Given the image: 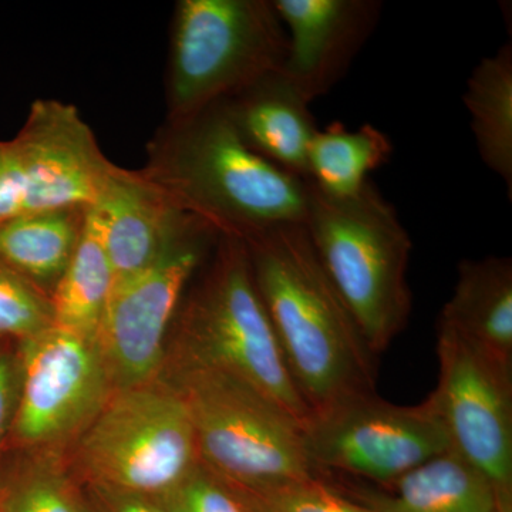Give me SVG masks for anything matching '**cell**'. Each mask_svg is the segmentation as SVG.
Segmentation results:
<instances>
[{"mask_svg":"<svg viewBox=\"0 0 512 512\" xmlns=\"http://www.w3.org/2000/svg\"><path fill=\"white\" fill-rule=\"evenodd\" d=\"M144 170L184 211L224 237L247 242L269 229L303 224L309 180L245 146L222 101L167 123Z\"/></svg>","mask_w":512,"mask_h":512,"instance_id":"7a4b0ae2","label":"cell"},{"mask_svg":"<svg viewBox=\"0 0 512 512\" xmlns=\"http://www.w3.org/2000/svg\"><path fill=\"white\" fill-rule=\"evenodd\" d=\"M272 5L288 36L282 73L308 103L346 76L383 9L379 0H272Z\"/></svg>","mask_w":512,"mask_h":512,"instance_id":"4fadbf2b","label":"cell"},{"mask_svg":"<svg viewBox=\"0 0 512 512\" xmlns=\"http://www.w3.org/2000/svg\"><path fill=\"white\" fill-rule=\"evenodd\" d=\"M66 453L82 483L151 498L173 490L200 463L187 407L161 379L113 389Z\"/></svg>","mask_w":512,"mask_h":512,"instance_id":"52a82bcc","label":"cell"},{"mask_svg":"<svg viewBox=\"0 0 512 512\" xmlns=\"http://www.w3.org/2000/svg\"><path fill=\"white\" fill-rule=\"evenodd\" d=\"M154 500L168 512H245L227 485L201 461L173 490Z\"/></svg>","mask_w":512,"mask_h":512,"instance_id":"d4e9b609","label":"cell"},{"mask_svg":"<svg viewBox=\"0 0 512 512\" xmlns=\"http://www.w3.org/2000/svg\"><path fill=\"white\" fill-rule=\"evenodd\" d=\"M0 468V512H82L67 450H12Z\"/></svg>","mask_w":512,"mask_h":512,"instance_id":"7402d4cb","label":"cell"},{"mask_svg":"<svg viewBox=\"0 0 512 512\" xmlns=\"http://www.w3.org/2000/svg\"><path fill=\"white\" fill-rule=\"evenodd\" d=\"M87 211L35 212L0 225V259L50 298L79 247Z\"/></svg>","mask_w":512,"mask_h":512,"instance_id":"ac0fdd59","label":"cell"},{"mask_svg":"<svg viewBox=\"0 0 512 512\" xmlns=\"http://www.w3.org/2000/svg\"><path fill=\"white\" fill-rule=\"evenodd\" d=\"M218 238L195 217L153 264L114 281L96 335L114 389L158 379L175 315Z\"/></svg>","mask_w":512,"mask_h":512,"instance_id":"ba28073f","label":"cell"},{"mask_svg":"<svg viewBox=\"0 0 512 512\" xmlns=\"http://www.w3.org/2000/svg\"><path fill=\"white\" fill-rule=\"evenodd\" d=\"M205 264L175 315L164 360L238 377L305 426L311 412L289 375L244 242L220 235Z\"/></svg>","mask_w":512,"mask_h":512,"instance_id":"3957f363","label":"cell"},{"mask_svg":"<svg viewBox=\"0 0 512 512\" xmlns=\"http://www.w3.org/2000/svg\"><path fill=\"white\" fill-rule=\"evenodd\" d=\"M286 52L288 36L272 0H181L171 35L167 123L281 72Z\"/></svg>","mask_w":512,"mask_h":512,"instance_id":"8992f818","label":"cell"},{"mask_svg":"<svg viewBox=\"0 0 512 512\" xmlns=\"http://www.w3.org/2000/svg\"><path fill=\"white\" fill-rule=\"evenodd\" d=\"M245 146L289 173L308 180V153L318 133L308 103L285 74L262 77L222 101Z\"/></svg>","mask_w":512,"mask_h":512,"instance_id":"9a60e30c","label":"cell"},{"mask_svg":"<svg viewBox=\"0 0 512 512\" xmlns=\"http://www.w3.org/2000/svg\"><path fill=\"white\" fill-rule=\"evenodd\" d=\"M116 279L153 264L195 215L146 173L117 165L94 207Z\"/></svg>","mask_w":512,"mask_h":512,"instance_id":"5bb4252c","label":"cell"},{"mask_svg":"<svg viewBox=\"0 0 512 512\" xmlns=\"http://www.w3.org/2000/svg\"><path fill=\"white\" fill-rule=\"evenodd\" d=\"M440 373L429 397L450 450L493 484L500 512H511L512 372L437 326Z\"/></svg>","mask_w":512,"mask_h":512,"instance_id":"8fae6325","label":"cell"},{"mask_svg":"<svg viewBox=\"0 0 512 512\" xmlns=\"http://www.w3.org/2000/svg\"><path fill=\"white\" fill-rule=\"evenodd\" d=\"M382 485L355 490L356 501L375 512H500L493 484L453 450Z\"/></svg>","mask_w":512,"mask_h":512,"instance_id":"e0dca14e","label":"cell"},{"mask_svg":"<svg viewBox=\"0 0 512 512\" xmlns=\"http://www.w3.org/2000/svg\"><path fill=\"white\" fill-rule=\"evenodd\" d=\"M82 512H168L154 498L79 481Z\"/></svg>","mask_w":512,"mask_h":512,"instance_id":"4316f807","label":"cell"},{"mask_svg":"<svg viewBox=\"0 0 512 512\" xmlns=\"http://www.w3.org/2000/svg\"><path fill=\"white\" fill-rule=\"evenodd\" d=\"M464 104L478 154L512 192V46L505 43L494 56L484 57L467 82Z\"/></svg>","mask_w":512,"mask_h":512,"instance_id":"ffe728a7","label":"cell"},{"mask_svg":"<svg viewBox=\"0 0 512 512\" xmlns=\"http://www.w3.org/2000/svg\"><path fill=\"white\" fill-rule=\"evenodd\" d=\"M19 393V360L16 352L3 350L0 342V450L8 439Z\"/></svg>","mask_w":512,"mask_h":512,"instance_id":"83f0119b","label":"cell"},{"mask_svg":"<svg viewBox=\"0 0 512 512\" xmlns=\"http://www.w3.org/2000/svg\"><path fill=\"white\" fill-rule=\"evenodd\" d=\"M225 485L245 512H375L359 501L350 500L320 477L264 488Z\"/></svg>","mask_w":512,"mask_h":512,"instance_id":"603a6c76","label":"cell"},{"mask_svg":"<svg viewBox=\"0 0 512 512\" xmlns=\"http://www.w3.org/2000/svg\"><path fill=\"white\" fill-rule=\"evenodd\" d=\"M392 156V141L372 124L350 131L333 123L318 130L309 146L308 180L329 197H353Z\"/></svg>","mask_w":512,"mask_h":512,"instance_id":"44dd1931","label":"cell"},{"mask_svg":"<svg viewBox=\"0 0 512 512\" xmlns=\"http://www.w3.org/2000/svg\"><path fill=\"white\" fill-rule=\"evenodd\" d=\"M114 281L99 217L89 208L79 247L50 295L53 325L96 340Z\"/></svg>","mask_w":512,"mask_h":512,"instance_id":"d6986e66","label":"cell"},{"mask_svg":"<svg viewBox=\"0 0 512 512\" xmlns=\"http://www.w3.org/2000/svg\"><path fill=\"white\" fill-rule=\"evenodd\" d=\"M50 326L53 309L49 296L0 259V339L19 342Z\"/></svg>","mask_w":512,"mask_h":512,"instance_id":"cb8c5ba5","label":"cell"},{"mask_svg":"<svg viewBox=\"0 0 512 512\" xmlns=\"http://www.w3.org/2000/svg\"><path fill=\"white\" fill-rule=\"evenodd\" d=\"M244 244L289 375L309 412L375 394L377 356L320 265L305 225H281Z\"/></svg>","mask_w":512,"mask_h":512,"instance_id":"6da1fadb","label":"cell"},{"mask_svg":"<svg viewBox=\"0 0 512 512\" xmlns=\"http://www.w3.org/2000/svg\"><path fill=\"white\" fill-rule=\"evenodd\" d=\"M12 140L28 184V214L94 207L117 168L79 110L63 101L36 100Z\"/></svg>","mask_w":512,"mask_h":512,"instance_id":"7c38bea8","label":"cell"},{"mask_svg":"<svg viewBox=\"0 0 512 512\" xmlns=\"http://www.w3.org/2000/svg\"><path fill=\"white\" fill-rule=\"evenodd\" d=\"M439 325L495 365L512 372V261L488 256L461 262Z\"/></svg>","mask_w":512,"mask_h":512,"instance_id":"2e32d148","label":"cell"},{"mask_svg":"<svg viewBox=\"0 0 512 512\" xmlns=\"http://www.w3.org/2000/svg\"><path fill=\"white\" fill-rule=\"evenodd\" d=\"M3 339H0V342H2Z\"/></svg>","mask_w":512,"mask_h":512,"instance_id":"f1b7e54d","label":"cell"},{"mask_svg":"<svg viewBox=\"0 0 512 512\" xmlns=\"http://www.w3.org/2000/svg\"><path fill=\"white\" fill-rule=\"evenodd\" d=\"M28 214V184L13 140H0V225Z\"/></svg>","mask_w":512,"mask_h":512,"instance_id":"484cf974","label":"cell"},{"mask_svg":"<svg viewBox=\"0 0 512 512\" xmlns=\"http://www.w3.org/2000/svg\"><path fill=\"white\" fill-rule=\"evenodd\" d=\"M158 379L183 399L198 456L222 483L264 488L318 477L303 426L254 386L214 367L164 360Z\"/></svg>","mask_w":512,"mask_h":512,"instance_id":"5b68a950","label":"cell"},{"mask_svg":"<svg viewBox=\"0 0 512 512\" xmlns=\"http://www.w3.org/2000/svg\"><path fill=\"white\" fill-rule=\"evenodd\" d=\"M303 443L316 476L343 474L392 483L450 450L430 400L397 406L377 394L353 397L313 413Z\"/></svg>","mask_w":512,"mask_h":512,"instance_id":"30bf717a","label":"cell"},{"mask_svg":"<svg viewBox=\"0 0 512 512\" xmlns=\"http://www.w3.org/2000/svg\"><path fill=\"white\" fill-rule=\"evenodd\" d=\"M303 225L370 352L379 356L403 332L412 312L409 232L370 181L348 198L329 197L309 181Z\"/></svg>","mask_w":512,"mask_h":512,"instance_id":"277c9868","label":"cell"},{"mask_svg":"<svg viewBox=\"0 0 512 512\" xmlns=\"http://www.w3.org/2000/svg\"><path fill=\"white\" fill-rule=\"evenodd\" d=\"M19 393L10 450H67L114 386L96 340L50 326L19 340Z\"/></svg>","mask_w":512,"mask_h":512,"instance_id":"9c48e42d","label":"cell"}]
</instances>
